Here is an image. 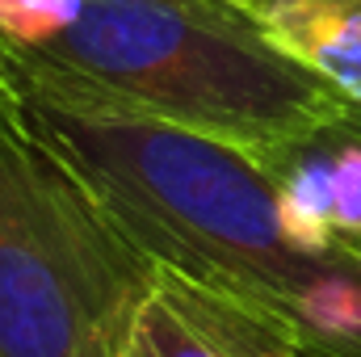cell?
Returning a JSON list of instances; mask_svg holds the SVG:
<instances>
[{"mask_svg": "<svg viewBox=\"0 0 361 357\" xmlns=\"http://www.w3.org/2000/svg\"><path fill=\"white\" fill-rule=\"evenodd\" d=\"M353 118H357V114H353ZM357 126H361V118H357ZM353 248H357V253H361V240H357V244H353Z\"/></svg>", "mask_w": 361, "mask_h": 357, "instance_id": "obj_8", "label": "cell"}, {"mask_svg": "<svg viewBox=\"0 0 361 357\" xmlns=\"http://www.w3.org/2000/svg\"><path fill=\"white\" fill-rule=\"evenodd\" d=\"M240 4H248V8H252V4H261V0H240Z\"/></svg>", "mask_w": 361, "mask_h": 357, "instance_id": "obj_9", "label": "cell"}, {"mask_svg": "<svg viewBox=\"0 0 361 357\" xmlns=\"http://www.w3.org/2000/svg\"><path fill=\"white\" fill-rule=\"evenodd\" d=\"M265 34L361 118V0H261Z\"/></svg>", "mask_w": 361, "mask_h": 357, "instance_id": "obj_5", "label": "cell"}, {"mask_svg": "<svg viewBox=\"0 0 361 357\" xmlns=\"http://www.w3.org/2000/svg\"><path fill=\"white\" fill-rule=\"evenodd\" d=\"M0 109L152 261L240 303L311 357H361V253L311 240L240 147L0 63Z\"/></svg>", "mask_w": 361, "mask_h": 357, "instance_id": "obj_1", "label": "cell"}, {"mask_svg": "<svg viewBox=\"0 0 361 357\" xmlns=\"http://www.w3.org/2000/svg\"><path fill=\"white\" fill-rule=\"evenodd\" d=\"M156 265L0 109V357H122Z\"/></svg>", "mask_w": 361, "mask_h": 357, "instance_id": "obj_3", "label": "cell"}, {"mask_svg": "<svg viewBox=\"0 0 361 357\" xmlns=\"http://www.w3.org/2000/svg\"><path fill=\"white\" fill-rule=\"evenodd\" d=\"M319 147L328 156V189H332V210H328V227L332 236L357 244L361 240V126L357 118H341L332 126H324Z\"/></svg>", "mask_w": 361, "mask_h": 357, "instance_id": "obj_6", "label": "cell"}, {"mask_svg": "<svg viewBox=\"0 0 361 357\" xmlns=\"http://www.w3.org/2000/svg\"><path fill=\"white\" fill-rule=\"evenodd\" d=\"M0 63L252 160L353 114L240 0H80L59 34L34 51H0Z\"/></svg>", "mask_w": 361, "mask_h": 357, "instance_id": "obj_2", "label": "cell"}, {"mask_svg": "<svg viewBox=\"0 0 361 357\" xmlns=\"http://www.w3.org/2000/svg\"><path fill=\"white\" fill-rule=\"evenodd\" d=\"M80 0H0V51H34L59 34Z\"/></svg>", "mask_w": 361, "mask_h": 357, "instance_id": "obj_7", "label": "cell"}, {"mask_svg": "<svg viewBox=\"0 0 361 357\" xmlns=\"http://www.w3.org/2000/svg\"><path fill=\"white\" fill-rule=\"evenodd\" d=\"M294 357H311V353H294Z\"/></svg>", "mask_w": 361, "mask_h": 357, "instance_id": "obj_10", "label": "cell"}, {"mask_svg": "<svg viewBox=\"0 0 361 357\" xmlns=\"http://www.w3.org/2000/svg\"><path fill=\"white\" fill-rule=\"evenodd\" d=\"M302 353L273 324L240 303L156 265L122 357H294Z\"/></svg>", "mask_w": 361, "mask_h": 357, "instance_id": "obj_4", "label": "cell"}]
</instances>
